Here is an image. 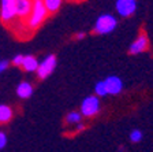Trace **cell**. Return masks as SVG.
Segmentation results:
<instances>
[{"instance_id": "3", "label": "cell", "mask_w": 153, "mask_h": 152, "mask_svg": "<svg viewBox=\"0 0 153 152\" xmlns=\"http://www.w3.org/2000/svg\"><path fill=\"white\" fill-rule=\"evenodd\" d=\"M100 108H101L100 97H97L96 95H89V96H86L82 100V103H81L79 112L82 114V117L93 118L100 112Z\"/></svg>"}, {"instance_id": "22", "label": "cell", "mask_w": 153, "mask_h": 152, "mask_svg": "<svg viewBox=\"0 0 153 152\" xmlns=\"http://www.w3.org/2000/svg\"><path fill=\"white\" fill-rule=\"evenodd\" d=\"M133 1H137V0H133Z\"/></svg>"}, {"instance_id": "14", "label": "cell", "mask_w": 153, "mask_h": 152, "mask_svg": "<svg viewBox=\"0 0 153 152\" xmlns=\"http://www.w3.org/2000/svg\"><path fill=\"white\" fill-rule=\"evenodd\" d=\"M81 119H82V114L78 112V111H70V112L66 115L67 125H76L81 122Z\"/></svg>"}, {"instance_id": "2", "label": "cell", "mask_w": 153, "mask_h": 152, "mask_svg": "<svg viewBox=\"0 0 153 152\" xmlns=\"http://www.w3.org/2000/svg\"><path fill=\"white\" fill-rule=\"evenodd\" d=\"M118 26V19L112 14H102L94 23V33L97 34H109Z\"/></svg>"}, {"instance_id": "8", "label": "cell", "mask_w": 153, "mask_h": 152, "mask_svg": "<svg viewBox=\"0 0 153 152\" xmlns=\"http://www.w3.org/2000/svg\"><path fill=\"white\" fill-rule=\"evenodd\" d=\"M108 95H119L123 91V81L118 76H108L104 79Z\"/></svg>"}, {"instance_id": "18", "label": "cell", "mask_w": 153, "mask_h": 152, "mask_svg": "<svg viewBox=\"0 0 153 152\" xmlns=\"http://www.w3.org/2000/svg\"><path fill=\"white\" fill-rule=\"evenodd\" d=\"M7 134L4 132H0V149H3L4 147L7 145Z\"/></svg>"}, {"instance_id": "7", "label": "cell", "mask_w": 153, "mask_h": 152, "mask_svg": "<svg viewBox=\"0 0 153 152\" xmlns=\"http://www.w3.org/2000/svg\"><path fill=\"white\" fill-rule=\"evenodd\" d=\"M148 47H149L148 36L145 34V33H141V34L130 44V47H128V54H131V55L142 54V52H145V51L148 49Z\"/></svg>"}, {"instance_id": "17", "label": "cell", "mask_w": 153, "mask_h": 152, "mask_svg": "<svg viewBox=\"0 0 153 152\" xmlns=\"http://www.w3.org/2000/svg\"><path fill=\"white\" fill-rule=\"evenodd\" d=\"M23 56H25L23 54H16L15 56L13 58L11 63H13L14 66H16V67H21V66H22V62H23Z\"/></svg>"}, {"instance_id": "13", "label": "cell", "mask_w": 153, "mask_h": 152, "mask_svg": "<svg viewBox=\"0 0 153 152\" xmlns=\"http://www.w3.org/2000/svg\"><path fill=\"white\" fill-rule=\"evenodd\" d=\"M42 3H44V6H45L48 13L55 14V13H57V10L62 7L63 0H42Z\"/></svg>"}, {"instance_id": "1", "label": "cell", "mask_w": 153, "mask_h": 152, "mask_svg": "<svg viewBox=\"0 0 153 152\" xmlns=\"http://www.w3.org/2000/svg\"><path fill=\"white\" fill-rule=\"evenodd\" d=\"M48 15H49V13L45 8L42 0H33L32 11H30L27 18L25 19V26L30 32H34L44 23V21L48 18Z\"/></svg>"}, {"instance_id": "10", "label": "cell", "mask_w": 153, "mask_h": 152, "mask_svg": "<svg viewBox=\"0 0 153 152\" xmlns=\"http://www.w3.org/2000/svg\"><path fill=\"white\" fill-rule=\"evenodd\" d=\"M33 92H34L33 85L30 82H27V81H22V82H19L18 86H16V96L19 99H23V100L32 97Z\"/></svg>"}, {"instance_id": "19", "label": "cell", "mask_w": 153, "mask_h": 152, "mask_svg": "<svg viewBox=\"0 0 153 152\" xmlns=\"http://www.w3.org/2000/svg\"><path fill=\"white\" fill-rule=\"evenodd\" d=\"M8 66H10V62H8V60H6V59L0 60V74L3 73V71H6V70L8 69Z\"/></svg>"}, {"instance_id": "5", "label": "cell", "mask_w": 153, "mask_h": 152, "mask_svg": "<svg viewBox=\"0 0 153 152\" xmlns=\"http://www.w3.org/2000/svg\"><path fill=\"white\" fill-rule=\"evenodd\" d=\"M16 18L15 0H1L0 3V21L4 25H10Z\"/></svg>"}, {"instance_id": "11", "label": "cell", "mask_w": 153, "mask_h": 152, "mask_svg": "<svg viewBox=\"0 0 153 152\" xmlns=\"http://www.w3.org/2000/svg\"><path fill=\"white\" fill-rule=\"evenodd\" d=\"M38 63H40V62H38V59L36 56H33V55H25L21 67H22L25 71H27V73H34V71H37Z\"/></svg>"}, {"instance_id": "12", "label": "cell", "mask_w": 153, "mask_h": 152, "mask_svg": "<svg viewBox=\"0 0 153 152\" xmlns=\"http://www.w3.org/2000/svg\"><path fill=\"white\" fill-rule=\"evenodd\" d=\"M14 117L13 108L7 104H0V125L8 124Z\"/></svg>"}, {"instance_id": "9", "label": "cell", "mask_w": 153, "mask_h": 152, "mask_svg": "<svg viewBox=\"0 0 153 152\" xmlns=\"http://www.w3.org/2000/svg\"><path fill=\"white\" fill-rule=\"evenodd\" d=\"M33 0H15V10H16V18L26 19L32 11Z\"/></svg>"}, {"instance_id": "6", "label": "cell", "mask_w": 153, "mask_h": 152, "mask_svg": "<svg viewBox=\"0 0 153 152\" xmlns=\"http://www.w3.org/2000/svg\"><path fill=\"white\" fill-rule=\"evenodd\" d=\"M115 8H116V13L120 16L127 18V16H131L135 13L137 1H133V0H116Z\"/></svg>"}, {"instance_id": "15", "label": "cell", "mask_w": 153, "mask_h": 152, "mask_svg": "<svg viewBox=\"0 0 153 152\" xmlns=\"http://www.w3.org/2000/svg\"><path fill=\"white\" fill-rule=\"evenodd\" d=\"M94 93H96V96H97V97H104V96L108 95L104 79H102V81H99V82L96 84V86H94Z\"/></svg>"}, {"instance_id": "4", "label": "cell", "mask_w": 153, "mask_h": 152, "mask_svg": "<svg viewBox=\"0 0 153 152\" xmlns=\"http://www.w3.org/2000/svg\"><path fill=\"white\" fill-rule=\"evenodd\" d=\"M56 64H57V59L53 54H49L44 58V59L38 63V67H37V77L40 79H45L48 77L51 76L53 73V70L56 69Z\"/></svg>"}, {"instance_id": "20", "label": "cell", "mask_w": 153, "mask_h": 152, "mask_svg": "<svg viewBox=\"0 0 153 152\" xmlns=\"http://www.w3.org/2000/svg\"><path fill=\"white\" fill-rule=\"evenodd\" d=\"M83 129H85V125H83L82 122H79V124L75 125V130H76V132H81V130H83Z\"/></svg>"}, {"instance_id": "21", "label": "cell", "mask_w": 153, "mask_h": 152, "mask_svg": "<svg viewBox=\"0 0 153 152\" xmlns=\"http://www.w3.org/2000/svg\"><path fill=\"white\" fill-rule=\"evenodd\" d=\"M75 38H76V40H82V38H85V33H83V32L76 33V34H75Z\"/></svg>"}, {"instance_id": "16", "label": "cell", "mask_w": 153, "mask_h": 152, "mask_svg": "<svg viewBox=\"0 0 153 152\" xmlns=\"http://www.w3.org/2000/svg\"><path fill=\"white\" fill-rule=\"evenodd\" d=\"M143 137V133L141 132L140 129H134L131 130V133H130V140L133 141V143H140L141 140H142Z\"/></svg>"}]
</instances>
